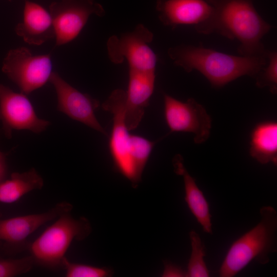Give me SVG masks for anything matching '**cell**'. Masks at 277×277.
Wrapping results in <instances>:
<instances>
[{
  "instance_id": "1",
  "label": "cell",
  "mask_w": 277,
  "mask_h": 277,
  "mask_svg": "<svg viewBox=\"0 0 277 277\" xmlns=\"http://www.w3.org/2000/svg\"><path fill=\"white\" fill-rule=\"evenodd\" d=\"M174 65L187 72L196 70L215 87L245 75L255 77L267 63L266 55L246 56L224 53L201 45H180L168 49Z\"/></svg>"
},
{
  "instance_id": "2",
  "label": "cell",
  "mask_w": 277,
  "mask_h": 277,
  "mask_svg": "<svg viewBox=\"0 0 277 277\" xmlns=\"http://www.w3.org/2000/svg\"><path fill=\"white\" fill-rule=\"evenodd\" d=\"M214 8L212 32L236 39L240 55H265L262 42L271 29L257 12L251 0H207Z\"/></svg>"
},
{
  "instance_id": "3",
  "label": "cell",
  "mask_w": 277,
  "mask_h": 277,
  "mask_svg": "<svg viewBox=\"0 0 277 277\" xmlns=\"http://www.w3.org/2000/svg\"><path fill=\"white\" fill-rule=\"evenodd\" d=\"M260 213V222L231 245L220 267V276H234L253 260L266 264L269 255L276 251V211L266 206Z\"/></svg>"
},
{
  "instance_id": "4",
  "label": "cell",
  "mask_w": 277,
  "mask_h": 277,
  "mask_svg": "<svg viewBox=\"0 0 277 277\" xmlns=\"http://www.w3.org/2000/svg\"><path fill=\"white\" fill-rule=\"evenodd\" d=\"M92 230L88 220L62 214L32 243L28 249L35 264L52 270L62 268L65 254L73 240L82 241Z\"/></svg>"
},
{
  "instance_id": "5",
  "label": "cell",
  "mask_w": 277,
  "mask_h": 277,
  "mask_svg": "<svg viewBox=\"0 0 277 277\" xmlns=\"http://www.w3.org/2000/svg\"><path fill=\"white\" fill-rule=\"evenodd\" d=\"M153 34L143 24L120 36H111L107 42L109 58L114 64L126 60L129 69L144 72H155L157 57L149 44Z\"/></svg>"
},
{
  "instance_id": "6",
  "label": "cell",
  "mask_w": 277,
  "mask_h": 277,
  "mask_svg": "<svg viewBox=\"0 0 277 277\" xmlns=\"http://www.w3.org/2000/svg\"><path fill=\"white\" fill-rule=\"evenodd\" d=\"M2 70L26 95L49 80L52 62L49 54L33 55L28 48L19 47L7 53Z\"/></svg>"
},
{
  "instance_id": "7",
  "label": "cell",
  "mask_w": 277,
  "mask_h": 277,
  "mask_svg": "<svg viewBox=\"0 0 277 277\" xmlns=\"http://www.w3.org/2000/svg\"><path fill=\"white\" fill-rule=\"evenodd\" d=\"M54 30L56 46L67 44L76 38L90 16L105 14L103 7L94 0H60L49 6Z\"/></svg>"
},
{
  "instance_id": "8",
  "label": "cell",
  "mask_w": 277,
  "mask_h": 277,
  "mask_svg": "<svg viewBox=\"0 0 277 277\" xmlns=\"http://www.w3.org/2000/svg\"><path fill=\"white\" fill-rule=\"evenodd\" d=\"M155 8L166 26H191L199 33H212L214 8L207 0H157Z\"/></svg>"
},
{
  "instance_id": "9",
  "label": "cell",
  "mask_w": 277,
  "mask_h": 277,
  "mask_svg": "<svg viewBox=\"0 0 277 277\" xmlns=\"http://www.w3.org/2000/svg\"><path fill=\"white\" fill-rule=\"evenodd\" d=\"M125 91L116 89L103 103L102 108L110 112L113 116V125L109 147L114 167L134 187V175L129 156L130 134L125 122Z\"/></svg>"
},
{
  "instance_id": "10",
  "label": "cell",
  "mask_w": 277,
  "mask_h": 277,
  "mask_svg": "<svg viewBox=\"0 0 277 277\" xmlns=\"http://www.w3.org/2000/svg\"><path fill=\"white\" fill-rule=\"evenodd\" d=\"M164 102L165 117L171 132L193 133L196 144L206 141L211 120L201 104L192 98L183 102L167 94L164 95Z\"/></svg>"
},
{
  "instance_id": "11",
  "label": "cell",
  "mask_w": 277,
  "mask_h": 277,
  "mask_svg": "<svg viewBox=\"0 0 277 277\" xmlns=\"http://www.w3.org/2000/svg\"><path fill=\"white\" fill-rule=\"evenodd\" d=\"M0 122L6 136L11 138L13 130H28L39 133L50 123L39 118L26 97L0 83Z\"/></svg>"
},
{
  "instance_id": "12",
  "label": "cell",
  "mask_w": 277,
  "mask_h": 277,
  "mask_svg": "<svg viewBox=\"0 0 277 277\" xmlns=\"http://www.w3.org/2000/svg\"><path fill=\"white\" fill-rule=\"evenodd\" d=\"M49 81L56 92L60 111L108 136L95 115V111L100 106L98 100L80 92L56 72H52Z\"/></svg>"
},
{
  "instance_id": "13",
  "label": "cell",
  "mask_w": 277,
  "mask_h": 277,
  "mask_svg": "<svg viewBox=\"0 0 277 277\" xmlns=\"http://www.w3.org/2000/svg\"><path fill=\"white\" fill-rule=\"evenodd\" d=\"M72 209L71 204L63 201L43 213L0 219V241H5L18 250H23L28 247L27 238L36 229L62 214L70 212Z\"/></svg>"
},
{
  "instance_id": "14",
  "label": "cell",
  "mask_w": 277,
  "mask_h": 277,
  "mask_svg": "<svg viewBox=\"0 0 277 277\" xmlns=\"http://www.w3.org/2000/svg\"><path fill=\"white\" fill-rule=\"evenodd\" d=\"M155 81V72L129 70L124 112L125 122L129 131L135 129L142 121L154 89Z\"/></svg>"
},
{
  "instance_id": "15",
  "label": "cell",
  "mask_w": 277,
  "mask_h": 277,
  "mask_svg": "<svg viewBox=\"0 0 277 277\" xmlns=\"http://www.w3.org/2000/svg\"><path fill=\"white\" fill-rule=\"evenodd\" d=\"M15 31L25 42L34 45H40L55 36L50 12L29 1L25 4L23 22L16 26Z\"/></svg>"
},
{
  "instance_id": "16",
  "label": "cell",
  "mask_w": 277,
  "mask_h": 277,
  "mask_svg": "<svg viewBox=\"0 0 277 277\" xmlns=\"http://www.w3.org/2000/svg\"><path fill=\"white\" fill-rule=\"evenodd\" d=\"M172 164L175 173L183 178L185 200L188 208L202 226L203 231L208 234H212L209 205L203 192L198 187L195 179L186 169L183 164V159L181 155L174 156Z\"/></svg>"
},
{
  "instance_id": "17",
  "label": "cell",
  "mask_w": 277,
  "mask_h": 277,
  "mask_svg": "<svg viewBox=\"0 0 277 277\" xmlns=\"http://www.w3.org/2000/svg\"><path fill=\"white\" fill-rule=\"evenodd\" d=\"M250 155L262 164L277 163V123L267 121L253 129L250 141Z\"/></svg>"
},
{
  "instance_id": "18",
  "label": "cell",
  "mask_w": 277,
  "mask_h": 277,
  "mask_svg": "<svg viewBox=\"0 0 277 277\" xmlns=\"http://www.w3.org/2000/svg\"><path fill=\"white\" fill-rule=\"evenodd\" d=\"M44 186V180L34 168L12 173L11 179L0 183V202L12 203L25 194Z\"/></svg>"
},
{
  "instance_id": "19",
  "label": "cell",
  "mask_w": 277,
  "mask_h": 277,
  "mask_svg": "<svg viewBox=\"0 0 277 277\" xmlns=\"http://www.w3.org/2000/svg\"><path fill=\"white\" fill-rule=\"evenodd\" d=\"M155 144L143 136L130 134L129 156L133 170L134 186L142 180L144 169Z\"/></svg>"
},
{
  "instance_id": "20",
  "label": "cell",
  "mask_w": 277,
  "mask_h": 277,
  "mask_svg": "<svg viewBox=\"0 0 277 277\" xmlns=\"http://www.w3.org/2000/svg\"><path fill=\"white\" fill-rule=\"evenodd\" d=\"M191 253L188 262L187 277H208L209 272L204 257L206 255L204 244L199 234L194 230L189 232Z\"/></svg>"
},
{
  "instance_id": "21",
  "label": "cell",
  "mask_w": 277,
  "mask_h": 277,
  "mask_svg": "<svg viewBox=\"0 0 277 277\" xmlns=\"http://www.w3.org/2000/svg\"><path fill=\"white\" fill-rule=\"evenodd\" d=\"M62 268L65 270L66 277H107L113 274L110 268L73 263L66 256L62 262Z\"/></svg>"
},
{
  "instance_id": "22",
  "label": "cell",
  "mask_w": 277,
  "mask_h": 277,
  "mask_svg": "<svg viewBox=\"0 0 277 277\" xmlns=\"http://www.w3.org/2000/svg\"><path fill=\"white\" fill-rule=\"evenodd\" d=\"M267 63L256 76V85L260 88L268 87L272 93L277 90V53L274 51L266 50Z\"/></svg>"
},
{
  "instance_id": "23",
  "label": "cell",
  "mask_w": 277,
  "mask_h": 277,
  "mask_svg": "<svg viewBox=\"0 0 277 277\" xmlns=\"http://www.w3.org/2000/svg\"><path fill=\"white\" fill-rule=\"evenodd\" d=\"M35 265L30 255L16 259L0 260V277H12L27 273Z\"/></svg>"
},
{
  "instance_id": "24",
  "label": "cell",
  "mask_w": 277,
  "mask_h": 277,
  "mask_svg": "<svg viewBox=\"0 0 277 277\" xmlns=\"http://www.w3.org/2000/svg\"><path fill=\"white\" fill-rule=\"evenodd\" d=\"M164 270L163 276H187V272L184 271L181 267L172 264L167 261L164 262Z\"/></svg>"
},
{
  "instance_id": "25",
  "label": "cell",
  "mask_w": 277,
  "mask_h": 277,
  "mask_svg": "<svg viewBox=\"0 0 277 277\" xmlns=\"http://www.w3.org/2000/svg\"><path fill=\"white\" fill-rule=\"evenodd\" d=\"M7 171L5 155L0 151V183L4 179Z\"/></svg>"
},
{
  "instance_id": "26",
  "label": "cell",
  "mask_w": 277,
  "mask_h": 277,
  "mask_svg": "<svg viewBox=\"0 0 277 277\" xmlns=\"http://www.w3.org/2000/svg\"><path fill=\"white\" fill-rule=\"evenodd\" d=\"M8 1H11V0H8Z\"/></svg>"
}]
</instances>
